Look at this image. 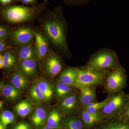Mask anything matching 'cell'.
I'll return each mask as SVG.
<instances>
[{
    "instance_id": "5b68a950",
    "label": "cell",
    "mask_w": 129,
    "mask_h": 129,
    "mask_svg": "<svg viewBox=\"0 0 129 129\" xmlns=\"http://www.w3.org/2000/svg\"><path fill=\"white\" fill-rule=\"evenodd\" d=\"M107 70L81 69L75 86L80 88L98 85L103 83L106 77Z\"/></svg>"
},
{
    "instance_id": "9a60e30c",
    "label": "cell",
    "mask_w": 129,
    "mask_h": 129,
    "mask_svg": "<svg viewBox=\"0 0 129 129\" xmlns=\"http://www.w3.org/2000/svg\"><path fill=\"white\" fill-rule=\"evenodd\" d=\"M2 94L5 99L9 101H14L19 98L21 92L12 84H7L3 86Z\"/></svg>"
},
{
    "instance_id": "4dcf8cb0",
    "label": "cell",
    "mask_w": 129,
    "mask_h": 129,
    "mask_svg": "<svg viewBox=\"0 0 129 129\" xmlns=\"http://www.w3.org/2000/svg\"><path fill=\"white\" fill-rule=\"evenodd\" d=\"M11 48L12 47L8 40H0V53H3L7 49Z\"/></svg>"
},
{
    "instance_id": "9c48e42d",
    "label": "cell",
    "mask_w": 129,
    "mask_h": 129,
    "mask_svg": "<svg viewBox=\"0 0 129 129\" xmlns=\"http://www.w3.org/2000/svg\"><path fill=\"white\" fill-rule=\"evenodd\" d=\"M35 44L37 61H44L48 55L50 47L48 40L40 28L36 32Z\"/></svg>"
},
{
    "instance_id": "484cf974",
    "label": "cell",
    "mask_w": 129,
    "mask_h": 129,
    "mask_svg": "<svg viewBox=\"0 0 129 129\" xmlns=\"http://www.w3.org/2000/svg\"><path fill=\"white\" fill-rule=\"evenodd\" d=\"M30 96L32 100L36 102H42L46 101L45 96L40 89L37 83L34 84L31 87Z\"/></svg>"
},
{
    "instance_id": "ab89813d",
    "label": "cell",
    "mask_w": 129,
    "mask_h": 129,
    "mask_svg": "<svg viewBox=\"0 0 129 129\" xmlns=\"http://www.w3.org/2000/svg\"><path fill=\"white\" fill-rule=\"evenodd\" d=\"M0 129H5L2 125L1 124H0Z\"/></svg>"
},
{
    "instance_id": "5bb4252c",
    "label": "cell",
    "mask_w": 129,
    "mask_h": 129,
    "mask_svg": "<svg viewBox=\"0 0 129 129\" xmlns=\"http://www.w3.org/2000/svg\"><path fill=\"white\" fill-rule=\"evenodd\" d=\"M81 103L85 106L89 103L95 102V91L92 86H85L80 88Z\"/></svg>"
},
{
    "instance_id": "83f0119b",
    "label": "cell",
    "mask_w": 129,
    "mask_h": 129,
    "mask_svg": "<svg viewBox=\"0 0 129 129\" xmlns=\"http://www.w3.org/2000/svg\"><path fill=\"white\" fill-rule=\"evenodd\" d=\"M12 28L7 24H0V40L7 41L10 36Z\"/></svg>"
},
{
    "instance_id": "8992f818",
    "label": "cell",
    "mask_w": 129,
    "mask_h": 129,
    "mask_svg": "<svg viewBox=\"0 0 129 129\" xmlns=\"http://www.w3.org/2000/svg\"><path fill=\"white\" fill-rule=\"evenodd\" d=\"M106 78V88L110 93L120 90L126 84L127 75L125 70L120 64L109 73Z\"/></svg>"
},
{
    "instance_id": "f546056e",
    "label": "cell",
    "mask_w": 129,
    "mask_h": 129,
    "mask_svg": "<svg viewBox=\"0 0 129 129\" xmlns=\"http://www.w3.org/2000/svg\"><path fill=\"white\" fill-rule=\"evenodd\" d=\"M104 129H129V124L124 123H114L107 126Z\"/></svg>"
},
{
    "instance_id": "2e32d148",
    "label": "cell",
    "mask_w": 129,
    "mask_h": 129,
    "mask_svg": "<svg viewBox=\"0 0 129 129\" xmlns=\"http://www.w3.org/2000/svg\"><path fill=\"white\" fill-rule=\"evenodd\" d=\"M11 78L12 84L20 91L25 90L27 86V80L25 76L17 71L12 74Z\"/></svg>"
},
{
    "instance_id": "e575fe53",
    "label": "cell",
    "mask_w": 129,
    "mask_h": 129,
    "mask_svg": "<svg viewBox=\"0 0 129 129\" xmlns=\"http://www.w3.org/2000/svg\"><path fill=\"white\" fill-rule=\"evenodd\" d=\"M123 111L124 112L125 115L129 119V103L128 102Z\"/></svg>"
},
{
    "instance_id": "7a4b0ae2",
    "label": "cell",
    "mask_w": 129,
    "mask_h": 129,
    "mask_svg": "<svg viewBox=\"0 0 129 129\" xmlns=\"http://www.w3.org/2000/svg\"><path fill=\"white\" fill-rule=\"evenodd\" d=\"M49 4L47 0H44L31 6L14 5L1 7V19L10 25L30 24L39 19L46 11Z\"/></svg>"
},
{
    "instance_id": "ba28073f",
    "label": "cell",
    "mask_w": 129,
    "mask_h": 129,
    "mask_svg": "<svg viewBox=\"0 0 129 129\" xmlns=\"http://www.w3.org/2000/svg\"><path fill=\"white\" fill-rule=\"evenodd\" d=\"M126 95L118 93L111 97L109 101L102 110L104 115H110L123 111L128 103Z\"/></svg>"
},
{
    "instance_id": "e0dca14e",
    "label": "cell",
    "mask_w": 129,
    "mask_h": 129,
    "mask_svg": "<svg viewBox=\"0 0 129 129\" xmlns=\"http://www.w3.org/2000/svg\"><path fill=\"white\" fill-rule=\"evenodd\" d=\"M4 62V69L10 70L15 66L17 59L16 55L12 48H9L3 53Z\"/></svg>"
},
{
    "instance_id": "6da1fadb",
    "label": "cell",
    "mask_w": 129,
    "mask_h": 129,
    "mask_svg": "<svg viewBox=\"0 0 129 129\" xmlns=\"http://www.w3.org/2000/svg\"><path fill=\"white\" fill-rule=\"evenodd\" d=\"M40 28L45 36L50 47L63 55H71L67 42L68 23L62 7L58 6L46 11L37 20Z\"/></svg>"
},
{
    "instance_id": "ffe728a7",
    "label": "cell",
    "mask_w": 129,
    "mask_h": 129,
    "mask_svg": "<svg viewBox=\"0 0 129 129\" xmlns=\"http://www.w3.org/2000/svg\"><path fill=\"white\" fill-rule=\"evenodd\" d=\"M61 120L60 113L57 110L53 109L48 114L47 121V126L51 129H59Z\"/></svg>"
},
{
    "instance_id": "52a82bcc",
    "label": "cell",
    "mask_w": 129,
    "mask_h": 129,
    "mask_svg": "<svg viewBox=\"0 0 129 129\" xmlns=\"http://www.w3.org/2000/svg\"><path fill=\"white\" fill-rule=\"evenodd\" d=\"M56 51L50 47L48 55L44 61V72L51 77H54L61 72L63 68L61 59Z\"/></svg>"
},
{
    "instance_id": "7c38bea8",
    "label": "cell",
    "mask_w": 129,
    "mask_h": 129,
    "mask_svg": "<svg viewBox=\"0 0 129 129\" xmlns=\"http://www.w3.org/2000/svg\"><path fill=\"white\" fill-rule=\"evenodd\" d=\"M79 69L68 68L63 70L59 77V80L72 86H75L78 76Z\"/></svg>"
},
{
    "instance_id": "f35d334b",
    "label": "cell",
    "mask_w": 129,
    "mask_h": 129,
    "mask_svg": "<svg viewBox=\"0 0 129 129\" xmlns=\"http://www.w3.org/2000/svg\"><path fill=\"white\" fill-rule=\"evenodd\" d=\"M126 97H127V101H128V102L129 103V94L127 95Z\"/></svg>"
},
{
    "instance_id": "ac0fdd59",
    "label": "cell",
    "mask_w": 129,
    "mask_h": 129,
    "mask_svg": "<svg viewBox=\"0 0 129 129\" xmlns=\"http://www.w3.org/2000/svg\"><path fill=\"white\" fill-rule=\"evenodd\" d=\"M46 118L45 109L39 107L35 109L31 117V121L36 127H40L44 124Z\"/></svg>"
},
{
    "instance_id": "603a6c76",
    "label": "cell",
    "mask_w": 129,
    "mask_h": 129,
    "mask_svg": "<svg viewBox=\"0 0 129 129\" xmlns=\"http://www.w3.org/2000/svg\"><path fill=\"white\" fill-rule=\"evenodd\" d=\"M81 117L84 123L87 125H91L100 121L101 117L99 112L95 114L88 112L85 109L82 111Z\"/></svg>"
},
{
    "instance_id": "836d02e7",
    "label": "cell",
    "mask_w": 129,
    "mask_h": 129,
    "mask_svg": "<svg viewBox=\"0 0 129 129\" xmlns=\"http://www.w3.org/2000/svg\"><path fill=\"white\" fill-rule=\"evenodd\" d=\"M18 2L22 3L24 5L31 6L39 3L38 0H18ZM44 1V0H42Z\"/></svg>"
},
{
    "instance_id": "d6a6232c",
    "label": "cell",
    "mask_w": 129,
    "mask_h": 129,
    "mask_svg": "<svg viewBox=\"0 0 129 129\" xmlns=\"http://www.w3.org/2000/svg\"><path fill=\"white\" fill-rule=\"evenodd\" d=\"M12 129H31L30 126L27 123L21 122L18 123L13 127Z\"/></svg>"
},
{
    "instance_id": "d590c367",
    "label": "cell",
    "mask_w": 129,
    "mask_h": 129,
    "mask_svg": "<svg viewBox=\"0 0 129 129\" xmlns=\"http://www.w3.org/2000/svg\"><path fill=\"white\" fill-rule=\"evenodd\" d=\"M4 62L3 59V53H1L0 54V69H4Z\"/></svg>"
},
{
    "instance_id": "d4e9b609",
    "label": "cell",
    "mask_w": 129,
    "mask_h": 129,
    "mask_svg": "<svg viewBox=\"0 0 129 129\" xmlns=\"http://www.w3.org/2000/svg\"><path fill=\"white\" fill-rule=\"evenodd\" d=\"M1 124L3 125L5 129L8 125L12 123L15 120V116L14 114L11 111H5L1 114L0 116Z\"/></svg>"
},
{
    "instance_id": "7402d4cb",
    "label": "cell",
    "mask_w": 129,
    "mask_h": 129,
    "mask_svg": "<svg viewBox=\"0 0 129 129\" xmlns=\"http://www.w3.org/2000/svg\"><path fill=\"white\" fill-rule=\"evenodd\" d=\"M111 97L108 98L106 100L100 102H93L85 106V109L90 113L95 114L99 112V110L102 109L109 101Z\"/></svg>"
},
{
    "instance_id": "4316f807",
    "label": "cell",
    "mask_w": 129,
    "mask_h": 129,
    "mask_svg": "<svg viewBox=\"0 0 129 129\" xmlns=\"http://www.w3.org/2000/svg\"><path fill=\"white\" fill-rule=\"evenodd\" d=\"M66 129H83V123L79 119L76 118H69L64 123Z\"/></svg>"
},
{
    "instance_id": "3957f363",
    "label": "cell",
    "mask_w": 129,
    "mask_h": 129,
    "mask_svg": "<svg viewBox=\"0 0 129 129\" xmlns=\"http://www.w3.org/2000/svg\"><path fill=\"white\" fill-rule=\"evenodd\" d=\"M119 64L115 51L103 48L92 54L83 68L100 70L109 69L113 70Z\"/></svg>"
},
{
    "instance_id": "1f68e13d",
    "label": "cell",
    "mask_w": 129,
    "mask_h": 129,
    "mask_svg": "<svg viewBox=\"0 0 129 129\" xmlns=\"http://www.w3.org/2000/svg\"><path fill=\"white\" fill-rule=\"evenodd\" d=\"M18 0H0L1 7H4L9 5H16Z\"/></svg>"
},
{
    "instance_id": "44dd1931",
    "label": "cell",
    "mask_w": 129,
    "mask_h": 129,
    "mask_svg": "<svg viewBox=\"0 0 129 129\" xmlns=\"http://www.w3.org/2000/svg\"><path fill=\"white\" fill-rule=\"evenodd\" d=\"M40 89L44 95L46 101H50L52 98L53 93L52 86L46 81L41 80L37 83Z\"/></svg>"
},
{
    "instance_id": "30bf717a",
    "label": "cell",
    "mask_w": 129,
    "mask_h": 129,
    "mask_svg": "<svg viewBox=\"0 0 129 129\" xmlns=\"http://www.w3.org/2000/svg\"><path fill=\"white\" fill-rule=\"evenodd\" d=\"M17 71L24 76L30 77L35 75L38 70L37 60H20L18 59Z\"/></svg>"
},
{
    "instance_id": "f1b7e54d",
    "label": "cell",
    "mask_w": 129,
    "mask_h": 129,
    "mask_svg": "<svg viewBox=\"0 0 129 129\" xmlns=\"http://www.w3.org/2000/svg\"><path fill=\"white\" fill-rule=\"evenodd\" d=\"M66 5L71 6H79L88 4L90 0H61Z\"/></svg>"
},
{
    "instance_id": "cb8c5ba5",
    "label": "cell",
    "mask_w": 129,
    "mask_h": 129,
    "mask_svg": "<svg viewBox=\"0 0 129 129\" xmlns=\"http://www.w3.org/2000/svg\"><path fill=\"white\" fill-rule=\"evenodd\" d=\"M72 86L59 81L56 87V93L58 97L63 98L72 92Z\"/></svg>"
},
{
    "instance_id": "8d00e7d4",
    "label": "cell",
    "mask_w": 129,
    "mask_h": 129,
    "mask_svg": "<svg viewBox=\"0 0 129 129\" xmlns=\"http://www.w3.org/2000/svg\"><path fill=\"white\" fill-rule=\"evenodd\" d=\"M3 104H4V102L3 101H0V109H1L2 108L3 106Z\"/></svg>"
},
{
    "instance_id": "d6986e66",
    "label": "cell",
    "mask_w": 129,
    "mask_h": 129,
    "mask_svg": "<svg viewBox=\"0 0 129 129\" xmlns=\"http://www.w3.org/2000/svg\"><path fill=\"white\" fill-rule=\"evenodd\" d=\"M14 109L21 117L25 118L31 112L32 109V104L28 100H23L15 106Z\"/></svg>"
},
{
    "instance_id": "4fadbf2b",
    "label": "cell",
    "mask_w": 129,
    "mask_h": 129,
    "mask_svg": "<svg viewBox=\"0 0 129 129\" xmlns=\"http://www.w3.org/2000/svg\"><path fill=\"white\" fill-rule=\"evenodd\" d=\"M77 96L71 94L62 98L60 107L61 110L67 113H70L75 109L77 103Z\"/></svg>"
},
{
    "instance_id": "277c9868",
    "label": "cell",
    "mask_w": 129,
    "mask_h": 129,
    "mask_svg": "<svg viewBox=\"0 0 129 129\" xmlns=\"http://www.w3.org/2000/svg\"><path fill=\"white\" fill-rule=\"evenodd\" d=\"M38 28L31 24L17 25L12 28L8 41L13 48L32 44Z\"/></svg>"
},
{
    "instance_id": "8fae6325",
    "label": "cell",
    "mask_w": 129,
    "mask_h": 129,
    "mask_svg": "<svg viewBox=\"0 0 129 129\" xmlns=\"http://www.w3.org/2000/svg\"><path fill=\"white\" fill-rule=\"evenodd\" d=\"M20 60H37L35 41L32 44L13 48Z\"/></svg>"
},
{
    "instance_id": "74e56055",
    "label": "cell",
    "mask_w": 129,
    "mask_h": 129,
    "mask_svg": "<svg viewBox=\"0 0 129 129\" xmlns=\"http://www.w3.org/2000/svg\"><path fill=\"white\" fill-rule=\"evenodd\" d=\"M42 129H51L50 127H48V126H46V127H44V128H42Z\"/></svg>"
}]
</instances>
